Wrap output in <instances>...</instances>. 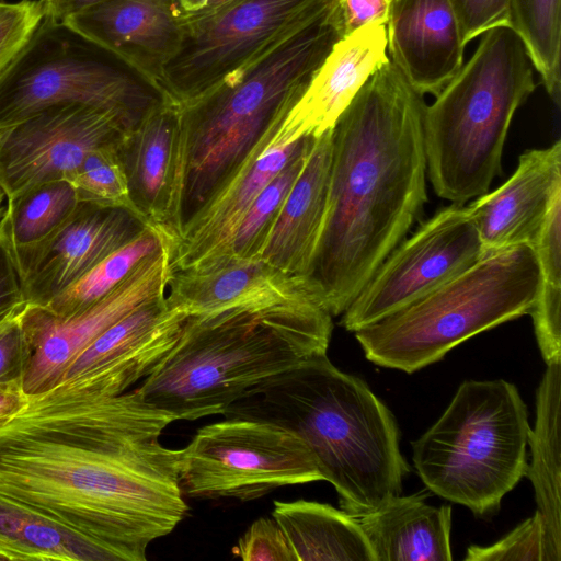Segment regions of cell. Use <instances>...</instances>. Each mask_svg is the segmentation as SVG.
<instances>
[{
	"instance_id": "10",
	"label": "cell",
	"mask_w": 561,
	"mask_h": 561,
	"mask_svg": "<svg viewBox=\"0 0 561 561\" xmlns=\"http://www.w3.org/2000/svg\"><path fill=\"white\" fill-rule=\"evenodd\" d=\"M179 451V485L193 499L252 501L280 486L323 480L302 439L263 421L226 417L198 428Z\"/></svg>"
},
{
	"instance_id": "9",
	"label": "cell",
	"mask_w": 561,
	"mask_h": 561,
	"mask_svg": "<svg viewBox=\"0 0 561 561\" xmlns=\"http://www.w3.org/2000/svg\"><path fill=\"white\" fill-rule=\"evenodd\" d=\"M162 91L129 64L45 19L0 78V128L56 104H83L114 115L126 133L154 106Z\"/></svg>"
},
{
	"instance_id": "14",
	"label": "cell",
	"mask_w": 561,
	"mask_h": 561,
	"mask_svg": "<svg viewBox=\"0 0 561 561\" xmlns=\"http://www.w3.org/2000/svg\"><path fill=\"white\" fill-rule=\"evenodd\" d=\"M126 130L108 112L56 104L0 128V186L5 201L65 180L93 150L117 146Z\"/></svg>"
},
{
	"instance_id": "22",
	"label": "cell",
	"mask_w": 561,
	"mask_h": 561,
	"mask_svg": "<svg viewBox=\"0 0 561 561\" xmlns=\"http://www.w3.org/2000/svg\"><path fill=\"white\" fill-rule=\"evenodd\" d=\"M332 129L314 139L261 254L289 276L308 277L320 239L330 188Z\"/></svg>"
},
{
	"instance_id": "36",
	"label": "cell",
	"mask_w": 561,
	"mask_h": 561,
	"mask_svg": "<svg viewBox=\"0 0 561 561\" xmlns=\"http://www.w3.org/2000/svg\"><path fill=\"white\" fill-rule=\"evenodd\" d=\"M465 44L500 24H507V0H451Z\"/></svg>"
},
{
	"instance_id": "15",
	"label": "cell",
	"mask_w": 561,
	"mask_h": 561,
	"mask_svg": "<svg viewBox=\"0 0 561 561\" xmlns=\"http://www.w3.org/2000/svg\"><path fill=\"white\" fill-rule=\"evenodd\" d=\"M147 226L127 207L80 199L73 213L44 240L11 251L25 305L46 307Z\"/></svg>"
},
{
	"instance_id": "17",
	"label": "cell",
	"mask_w": 561,
	"mask_h": 561,
	"mask_svg": "<svg viewBox=\"0 0 561 561\" xmlns=\"http://www.w3.org/2000/svg\"><path fill=\"white\" fill-rule=\"evenodd\" d=\"M176 2L103 0L61 23L113 53L159 88L163 68L183 36L184 23Z\"/></svg>"
},
{
	"instance_id": "6",
	"label": "cell",
	"mask_w": 561,
	"mask_h": 561,
	"mask_svg": "<svg viewBox=\"0 0 561 561\" xmlns=\"http://www.w3.org/2000/svg\"><path fill=\"white\" fill-rule=\"evenodd\" d=\"M473 55L426 105L423 133L434 192L454 204L485 194L501 173L512 118L534 92V67L507 24L481 35Z\"/></svg>"
},
{
	"instance_id": "31",
	"label": "cell",
	"mask_w": 561,
	"mask_h": 561,
	"mask_svg": "<svg viewBox=\"0 0 561 561\" xmlns=\"http://www.w3.org/2000/svg\"><path fill=\"white\" fill-rule=\"evenodd\" d=\"M316 138L305 137L298 150L255 198L233 238L232 256L261 257L285 199L298 179Z\"/></svg>"
},
{
	"instance_id": "35",
	"label": "cell",
	"mask_w": 561,
	"mask_h": 561,
	"mask_svg": "<svg viewBox=\"0 0 561 561\" xmlns=\"http://www.w3.org/2000/svg\"><path fill=\"white\" fill-rule=\"evenodd\" d=\"M232 553L244 561H296L284 531L273 517L253 522Z\"/></svg>"
},
{
	"instance_id": "43",
	"label": "cell",
	"mask_w": 561,
	"mask_h": 561,
	"mask_svg": "<svg viewBox=\"0 0 561 561\" xmlns=\"http://www.w3.org/2000/svg\"><path fill=\"white\" fill-rule=\"evenodd\" d=\"M5 201V195H4V192L2 191L1 186H0V217L2 215V211H3V202Z\"/></svg>"
},
{
	"instance_id": "38",
	"label": "cell",
	"mask_w": 561,
	"mask_h": 561,
	"mask_svg": "<svg viewBox=\"0 0 561 561\" xmlns=\"http://www.w3.org/2000/svg\"><path fill=\"white\" fill-rule=\"evenodd\" d=\"M391 0H337L343 35L373 23L386 24Z\"/></svg>"
},
{
	"instance_id": "39",
	"label": "cell",
	"mask_w": 561,
	"mask_h": 561,
	"mask_svg": "<svg viewBox=\"0 0 561 561\" xmlns=\"http://www.w3.org/2000/svg\"><path fill=\"white\" fill-rule=\"evenodd\" d=\"M24 305L15 262L0 229V321Z\"/></svg>"
},
{
	"instance_id": "2",
	"label": "cell",
	"mask_w": 561,
	"mask_h": 561,
	"mask_svg": "<svg viewBox=\"0 0 561 561\" xmlns=\"http://www.w3.org/2000/svg\"><path fill=\"white\" fill-rule=\"evenodd\" d=\"M424 94L391 61L332 129L328 206L308 279L341 316L427 202Z\"/></svg>"
},
{
	"instance_id": "12",
	"label": "cell",
	"mask_w": 561,
	"mask_h": 561,
	"mask_svg": "<svg viewBox=\"0 0 561 561\" xmlns=\"http://www.w3.org/2000/svg\"><path fill=\"white\" fill-rule=\"evenodd\" d=\"M482 256L467 207L451 203L388 254L341 314L340 324L354 333L435 290Z\"/></svg>"
},
{
	"instance_id": "11",
	"label": "cell",
	"mask_w": 561,
	"mask_h": 561,
	"mask_svg": "<svg viewBox=\"0 0 561 561\" xmlns=\"http://www.w3.org/2000/svg\"><path fill=\"white\" fill-rule=\"evenodd\" d=\"M337 0H230L184 21L180 45L159 88L178 108L240 71Z\"/></svg>"
},
{
	"instance_id": "26",
	"label": "cell",
	"mask_w": 561,
	"mask_h": 561,
	"mask_svg": "<svg viewBox=\"0 0 561 561\" xmlns=\"http://www.w3.org/2000/svg\"><path fill=\"white\" fill-rule=\"evenodd\" d=\"M272 517L296 561H376L357 518L342 508L306 500L275 501Z\"/></svg>"
},
{
	"instance_id": "24",
	"label": "cell",
	"mask_w": 561,
	"mask_h": 561,
	"mask_svg": "<svg viewBox=\"0 0 561 561\" xmlns=\"http://www.w3.org/2000/svg\"><path fill=\"white\" fill-rule=\"evenodd\" d=\"M309 284L307 277L289 276L261 257L231 256L206 267L173 272L165 298L169 306L192 316L294 291Z\"/></svg>"
},
{
	"instance_id": "40",
	"label": "cell",
	"mask_w": 561,
	"mask_h": 561,
	"mask_svg": "<svg viewBox=\"0 0 561 561\" xmlns=\"http://www.w3.org/2000/svg\"><path fill=\"white\" fill-rule=\"evenodd\" d=\"M26 398L22 379L0 383V423L15 413Z\"/></svg>"
},
{
	"instance_id": "41",
	"label": "cell",
	"mask_w": 561,
	"mask_h": 561,
	"mask_svg": "<svg viewBox=\"0 0 561 561\" xmlns=\"http://www.w3.org/2000/svg\"><path fill=\"white\" fill-rule=\"evenodd\" d=\"M45 19L62 22L67 16L82 11L103 0H39Z\"/></svg>"
},
{
	"instance_id": "19",
	"label": "cell",
	"mask_w": 561,
	"mask_h": 561,
	"mask_svg": "<svg viewBox=\"0 0 561 561\" xmlns=\"http://www.w3.org/2000/svg\"><path fill=\"white\" fill-rule=\"evenodd\" d=\"M389 60L386 24H368L343 36L286 115L277 139L290 145L332 129L362 87Z\"/></svg>"
},
{
	"instance_id": "4",
	"label": "cell",
	"mask_w": 561,
	"mask_h": 561,
	"mask_svg": "<svg viewBox=\"0 0 561 561\" xmlns=\"http://www.w3.org/2000/svg\"><path fill=\"white\" fill-rule=\"evenodd\" d=\"M222 414L297 435L337 492L341 508L353 516L402 493L410 467L394 415L364 380L341 371L327 354L259 383Z\"/></svg>"
},
{
	"instance_id": "34",
	"label": "cell",
	"mask_w": 561,
	"mask_h": 561,
	"mask_svg": "<svg viewBox=\"0 0 561 561\" xmlns=\"http://www.w3.org/2000/svg\"><path fill=\"white\" fill-rule=\"evenodd\" d=\"M44 16L39 0H0V78L21 55Z\"/></svg>"
},
{
	"instance_id": "20",
	"label": "cell",
	"mask_w": 561,
	"mask_h": 561,
	"mask_svg": "<svg viewBox=\"0 0 561 561\" xmlns=\"http://www.w3.org/2000/svg\"><path fill=\"white\" fill-rule=\"evenodd\" d=\"M388 55L411 85L436 95L459 71L466 47L451 0H391Z\"/></svg>"
},
{
	"instance_id": "30",
	"label": "cell",
	"mask_w": 561,
	"mask_h": 561,
	"mask_svg": "<svg viewBox=\"0 0 561 561\" xmlns=\"http://www.w3.org/2000/svg\"><path fill=\"white\" fill-rule=\"evenodd\" d=\"M561 0H507V25L524 43L545 89L560 106Z\"/></svg>"
},
{
	"instance_id": "1",
	"label": "cell",
	"mask_w": 561,
	"mask_h": 561,
	"mask_svg": "<svg viewBox=\"0 0 561 561\" xmlns=\"http://www.w3.org/2000/svg\"><path fill=\"white\" fill-rule=\"evenodd\" d=\"M175 419L136 389L93 375L26 394L0 423V505L46 522L110 561H144L187 515L179 449L160 444Z\"/></svg>"
},
{
	"instance_id": "25",
	"label": "cell",
	"mask_w": 561,
	"mask_h": 561,
	"mask_svg": "<svg viewBox=\"0 0 561 561\" xmlns=\"http://www.w3.org/2000/svg\"><path fill=\"white\" fill-rule=\"evenodd\" d=\"M561 363L547 365L536 391V421L528 446L537 513L542 520L546 561H561Z\"/></svg>"
},
{
	"instance_id": "3",
	"label": "cell",
	"mask_w": 561,
	"mask_h": 561,
	"mask_svg": "<svg viewBox=\"0 0 561 561\" xmlns=\"http://www.w3.org/2000/svg\"><path fill=\"white\" fill-rule=\"evenodd\" d=\"M332 318L311 284L188 316L136 390L175 421L222 414L259 383L325 355Z\"/></svg>"
},
{
	"instance_id": "16",
	"label": "cell",
	"mask_w": 561,
	"mask_h": 561,
	"mask_svg": "<svg viewBox=\"0 0 561 561\" xmlns=\"http://www.w3.org/2000/svg\"><path fill=\"white\" fill-rule=\"evenodd\" d=\"M282 123L260 139L227 182L183 225L173 248V272L206 267L232 256L231 244L245 214L305 139L280 144L275 133Z\"/></svg>"
},
{
	"instance_id": "27",
	"label": "cell",
	"mask_w": 561,
	"mask_h": 561,
	"mask_svg": "<svg viewBox=\"0 0 561 561\" xmlns=\"http://www.w3.org/2000/svg\"><path fill=\"white\" fill-rule=\"evenodd\" d=\"M176 236L164 227L148 225L135 239L112 252L46 307L57 317H69L99 301L121 285L146 259Z\"/></svg>"
},
{
	"instance_id": "32",
	"label": "cell",
	"mask_w": 561,
	"mask_h": 561,
	"mask_svg": "<svg viewBox=\"0 0 561 561\" xmlns=\"http://www.w3.org/2000/svg\"><path fill=\"white\" fill-rule=\"evenodd\" d=\"M117 146L91 151L65 180L76 188L80 199L127 207L136 213Z\"/></svg>"
},
{
	"instance_id": "28",
	"label": "cell",
	"mask_w": 561,
	"mask_h": 561,
	"mask_svg": "<svg viewBox=\"0 0 561 561\" xmlns=\"http://www.w3.org/2000/svg\"><path fill=\"white\" fill-rule=\"evenodd\" d=\"M539 285L530 310L540 354L547 365L561 363V194L553 199L531 244Z\"/></svg>"
},
{
	"instance_id": "33",
	"label": "cell",
	"mask_w": 561,
	"mask_h": 561,
	"mask_svg": "<svg viewBox=\"0 0 561 561\" xmlns=\"http://www.w3.org/2000/svg\"><path fill=\"white\" fill-rule=\"evenodd\" d=\"M466 561H546L542 520L537 512L490 546L468 547Z\"/></svg>"
},
{
	"instance_id": "29",
	"label": "cell",
	"mask_w": 561,
	"mask_h": 561,
	"mask_svg": "<svg viewBox=\"0 0 561 561\" xmlns=\"http://www.w3.org/2000/svg\"><path fill=\"white\" fill-rule=\"evenodd\" d=\"M80 198L66 180L36 184L7 199L0 229L11 251L35 245L56 230L76 209Z\"/></svg>"
},
{
	"instance_id": "13",
	"label": "cell",
	"mask_w": 561,
	"mask_h": 561,
	"mask_svg": "<svg viewBox=\"0 0 561 561\" xmlns=\"http://www.w3.org/2000/svg\"><path fill=\"white\" fill-rule=\"evenodd\" d=\"M174 241L146 259L121 285L88 308L57 317L44 307L24 305L25 345L22 387L34 394L56 385L70 364L102 332L137 307L165 295L172 277Z\"/></svg>"
},
{
	"instance_id": "42",
	"label": "cell",
	"mask_w": 561,
	"mask_h": 561,
	"mask_svg": "<svg viewBox=\"0 0 561 561\" xmlns=\"http://www.w3.org/2000/svg\"><path fill=\"white\" fill-rule=\"evenodd\" d=\"M230 0H178V10L182 21L196 19L219 9Z\"/></svg>"
},
{
	"instance_id": "21",
	"label": "cell",
	"mask_w": 561,
	"mask_h": 561,
	"mask_svg": "<svg viewBox=\"0 0 561 561\" xmlns=\"http://www.w3.org/2000/svg\"><path fill=\"white\" fill-rule=\"evenodd\" d=\"M129 198L148 224L174 233L180 159L179 108L165 101L150 110L117 146Z\"/></svg>"
},
{
	"instance_id": "23",
	"label": "cell",
	"mask_w": 561,
	"mask_h": 561,
	"mask_svg": "<svg viewBox=\"0 0 561 561\" xmlns=\"http://www.w3.org/2000/svg\"><path fill=\"white\" fill-rule=\"evenodd\" d=\"M426 493L393 496L355 516L376 561H450L451 506L425 503Z\"/></svg>"
},
{
	"instance_id": "8",
	"label": "cell",
	"mask_w": 561,
	"mask_h": 561,
	"mask_svg": "<svg viewBox=\"0 0 561 561\" xmlns=\"http://www.w3.org/2000/svg\"><path fill=\"white\" fill-rule=\"evenodd\" d=\"M529 433L515 385L466 380L442 416L411 443L414 468L434 494L489 516L526 476Z\"/></svg>"
},
{
	"instance_id": "5",
	"label": "cell",
	"mask_w": 561,
	"mask_h": 561,
	"mask_svg": "<svg viewBox=\"0 0 561 561\" xmlns=\"http://www.w3.org/2000/svg\"><path fill=\"white\" fill-rule=\"evenodd\" d=\"M343 36L336 1L243 69L179 108L178 236L260 139L284 121Z\"/></svg>"
},
{
	"instance_id": "7",
	"label": "cell",
	"mask_w": 561,
	"mask_h": 561,
	"mask_svg": "<svg viewBox=\"0 0 561 561\" xmlns=\"http://www.w3.org/2000/svg\"><path fill=\"white\" fill-rule=\"evenodd\" d=\"M539 285L534 248L522 243L482 256L412 304L357 331L365 357L412 374L468 339L529 313Z\"/></svg>"
},
{
	"instance_id": "37",
	"label": "cell",
	"mask_w": 561,
	"mask_h": 561,
	"mask_svg": "<svg viewBox=\"0 0 561 561\" xmlns=\"http://www.w3.org/2000/svg\"><path fill=\"white\" fill-rule=\"evenodd\" d=\"M23 307L0 321V383L22 379L25 358L21 324Z\"/></svg>"
},
{
	"instance_id": "18",
	"label": "cell",
	"mask_w": 561,
	"mask_h": 561,
	"mask_svg": "<svg viewBox=\"0 0 561 561\" xmlns=\"http://www.w3.org/2000/svg\"><path fill=\"white\" fill-rule=\"evenodd\" d=\"M561 194V141L520 154L512 176L467 207L484 255L536 240L551 204Z\"/></svg>"
}]
</instances>
